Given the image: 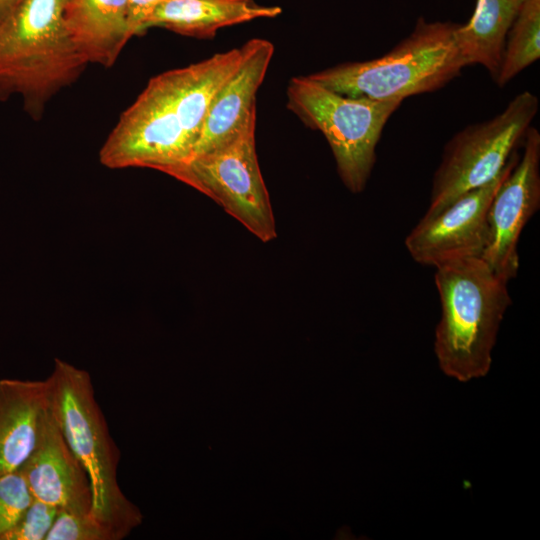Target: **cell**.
I'll use <instances>...</instances> for the list:
<instances>
[{"instance_id": "cell-1", "label": "cell", "mask_w": 540, "mask_h": 540, "mask_svg": "<svg viewBox=\"0 0 540 540\" xmlns=\"http://www.w3.org/2000/svg\"><path fill=\"white\" fill-rule=\"evenodd\" d=\"M242 57L241 46L152 77L102 145L101 164L151 168L184 182L210 104Z\"/></svg>"}, {"instance_id": "cell-2", "label": "cell", "mask_w": 540, "mask_h": 540, "mask_svg": "<svg viewBox=\"0 0 540 540\" xmlns=\"http://www.w3.org/2000/svg\"><path fill=\"white\" fill-rule=\"evenodd\" d=\"M441 316L434 351L440 369L460 382L485 376L506 310L512 304L508 281L481 256L435 266Z\"/></svg>"}, {"instance_id": "cell-3", "label": "cell", "mask_w": 540, "mask_h": 540, "mask_svg": "<svg viewBox=\"0 0 540 540\" xmlns=\"http://www.w3.org/2000/svg\"><path fill=\"white\" fill-rule=\"evenodd\" d=\"M64 7L65 0H24L0 26V101L20 96L34 120L89 64L70 37Z\"/></svg>"}, {"instance_id": "cell-4", "label": "cell", "mask_w": 540, "mask_h": 540, "mask_svg": "<svg viewBox=\"0 0 540 540\" xmlns=\"http://www.w3.org/2000/svg\"><path fill=\"white\" fill-rule=\"evenodd\" d=\"M48 378L59 426L89 480L91 513L121 540L141 523L142 515L119 486L120 452L96 401L91 376L55 358Z\"/></svg>"}, {"instance_id": "cell-5", "label": "cell", "mask_w": 540, "mask_h": 540, "mask_svg": "<svg viewBox=\"0 0 540 540\" xmlns=\"http://www.w3.org/2000/svg\"><path fill=\"white\" fill-rule=\"evenodd\" d=\"M458 24L419 18L413 31L381 57L346 62L308 75L339 94L401 100L436 91L466 67L455 40Z\"/></svg>"}, {"instance_id": "cell-6", "label": "cell", "mask_w": 540, "mask_h": 540, "mask_svg": "<svg viewBox=\"0 0 540 540\" xmlns=\"http://www.w3.org/2000/svg\"><path fill=\"white\" fill-rule=\"evenodd\" d=\"M286 97L287 108L325 137L346 188L362 192L376 162L382 131L402 101L345 96L308 76L293 77Z\"/></svg>"}, {"instance_id": "cell-7", "label": "cell", "mask_w": 540, "mask_h": 540, "mask_svg": "<svg viewBox=\"0 0 540 540\" xmlns=\"http://www.w3.org/2000/svg\"><path fill=\"white\" fill-rule=\"evenodd\" d=\"M538 109V97L523 91L499 114L454 134L446 143L434 172L425 214L437 213L459 195L497 177L523 142Z\"/></svg>"}, {"instance_id": "cell-8", "label": "cell", "mask_w": 540, "mask_h": 540, "mask_svg": "<svg viewBox=\"0 0 540 540\" xmlns=\"http://www.w3.org/2000/svg\"><path fill=\"white\" fill-rule=\"evenodd\" d=\"M256 114L220 146L194 157L183 183L219 204L262 242L277 237L255 142Z\"/></svg>"}, {"instance_id": "cell-9", "label": "cell", "mask_w": 540, "mask_h": 540, "mask_svg": "<svg viewBox=\"0 0 540 540\" xmlns=\"http://www.w3.org/2000/svg\"><path fill=\"white\" fill-rule=\"evenodd\" d=\"M518 158L515 151L492 181L459 195L435 214H424L405 239L414 261L435 267L454 258L482 256L488 239L490 202Z\"/></svg>"}, {"instance_id": "cell-10", "label": "cell", "mask_w": 540, "mask_h": 540, "mask_svg": "<svg viewBox=\"0 0 540 540\" xmlns=\"http://www.w3.org/2000/svg\"><path fill=\"white\" fill-rule=\"evenodd\" d=\"M540 207V133L530 126L523 153L493 196L487 213L488 239L483 260L506 281L519 270L521 232Z\"/></svg>"}, {"instance_id": "cell-11", "label": "cell", "mask_w": 540, "mask_h": 540, "mask_svg": "<svg viewBox=\"0 0 540 540\" xmlns=\"http://www.w3.org/2000/svg\"><path fill=\"white\" fill-rule=\"evenodd\" d=\"M34 498L73 513H91L88 477L68 446L52 406L36 447L18 469Z\"/></svg>"}, {"instance_id": "cell-12", "label": "cell", "mask_w": 540, "mask_h": 540, "mask_svg": "<svg viewBox=\"0 0 540 540\" xmlns=\"http://www.w3.org/2000/svg\"><path fill=\"white\" fill-rule=\"evenodd\" d=\"M242 48L239 67L210 104L193 158L226 142L256 114V94L267 73L274 46L266 39L253 38Z\"/></svg>"}, {"instance_id": "cell-13", "label": "cell", "mask_w": 540, "mask_h": 540, "mask_svg": "<svg viewBox=\"0 0 540 540\" xmlns=\"http://www.w3.org/2000/svg\"><path fill=\"white\" fill-rule=\"evenodd\" d=\"M52 406L45 380H0V476L17 471L37 445Z\"/></svg>"}, {"instance_id": "cell-14", "label": "cell", "mask_w": 540, "mask_h": 540, "mask_svg": "<svg viewBox=\"0 0 540 540\" xmlns=\"http://www.w3.org/2000/svg\"><path fill=\"white\" fill-rule=\"evenodd\" d=\"M130 0H68L64 21L72 41L88 63L109 68L117 61L129 31Z\"/></svg>"}, {"instance_id": "cell-15", "label": "cell", "mask_w": 540, "mask_h": 540, "mask_svg": "<svg viewBox=\"0 0 540 540\" xmlns=\"http://www.w3.org/2000/svg\"><path fill=\"white\" fill-rule=\"evenodd\" d=\"M277 6L259 5L253 0H169L147 17L142 33L160 27L180 35L208 39L221 28L281 14Z\"/></svg>"}, {"instance_id": "cell-16", "label": "cell", "mask_w": 540, "mask_h": 540, "mask_svg": "<svg viewBox=\"0 0 540 540\" xmlns=\"http://www.w3.org/2000/svg\"><path fill=\"white\" fill-rule=\"evenodd\" d=\"M524 0H477L472 17L457 25L455 40L466 66L482 65L498 76L504 44Z\"/></svg>"}, {"instance_id": "cell-17", "label": "cell", "mask_w": 540, "mask_h": 540, "mask_svg": "<svg viewBox=\"0 0 540 540\" xmlns=\"http://www.w3.org/2000/svg\"><path fill=\"white\" fill-rule=\"evenodd\" d=\"M540 57V0H524L506 36L495 83L503 87Z\"/></svg>"}, {"instance_id": "cell-18", "label": "cell", "mask_w": 540, "mask_h": 540, "mask_svg": "<svg viewBox=\"0 0 540 540\" xmlns=\"http://www.w3.org/2000/svg\"><path fill=\"white\" fill-rule=\"evenodd\" d=\"M45 540H117L113 531L92 513L59 509Z\"/></svg>"}, {"instance_id": "cell-19", "label": "cell", "mask_w": 540, "mask_h": 540, "mask_svg": "<svg viewBox=\"0 0 540 540\" xmlns=\"http://www.w3.org/2000/svg\"><path fill=\"white\" fill-rule=\"evenodd\" d=\"M33 498L18 470L0 476V540L21 518Z\"/></svg>"}, {"instance_id": "cell-20", "label": "cell", "mask_w": 540, "mask_h": 540, "mask_svg": "<svg viewBox=\"0 0 540 540\" xmlns=\"http://www.w3.org/2000/svg\"><path fill=\"white\" fill-rule=\"evenodd\" d=\"M58 511L57 506L33 498L21 518L1 540H45Z\"/></svg>"}, {"instance_id": "cell-21", "label": "cell", "mask_w": 540, "mask_h": 540, "mask_svg": "<svg viewBox=\"0 0 540 540\" xmlns=\"http://www.w3.org/2000/svg\"><path fill=\"white\" fill-rule=\"evenodd\" d=\"M169 0H130L128 24L131 37L142 34V26L150 13Z\"/></svg>"}, {"instance_id": "cell-22", "label": "cell", "mask_w": 540, "mask_h": 540, "mask_svg": "<svg viewBox=\"0 0 540 540\" xmlns=\"http://www.w3.org/2000/svg\"><path fill=\"white\" fill-rule=\"evenodd\" d=\"M24 0H0V26L14 13Z\"/></svg>"}, {"instance_id": "cell-23", "label": "cell", "mask_w": 540, "mask_h": 540, "mask_svg": "<svg viewBox=\"0 0 540 540\" xmlns=\"http://www.w3.org/2000/svg\"><path fill=\"white\" fill-rule=\"evenodd\" d=\"M68 0H65V3L67 2Z\"/></svg>"}]
</instances>
